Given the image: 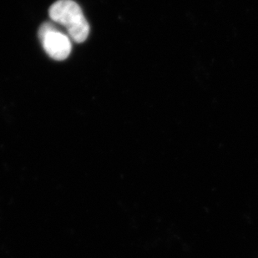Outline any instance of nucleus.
Here are the masks:
<instances>
[{"instance_id": "f257e3e1", "label": "nucleus", "mask_w": 258, "mask_h": 258, "mask_svg": "<svg viewBox=\"0 0 258 258\" xmlns=\"http://www.w3.org/2000/svg\"><path fill=\"white\" fill-rule=\"evenodd\" d=\"M49 17L67 29L71 39L83 43L90 33V25L78 4L73 0H58L49 8Z\"/></svg>"}, {"instance_id": "f03ea898", "label": "nucleus", "mask_w": 258, "mask_h": 258, "mask_svg": "<svg viewBox=\"0 0 258 258\" xmlns=\"http://www.w3.org/2000/svg\"><path fill=\"white\" fill-rule=\"evenodd\" d=\"M39 38L44 50L55 60H63L71 54L72 45L66 34L58 31L54 25L44 23L39 29Z\"/></svg>"}]
</instances>
